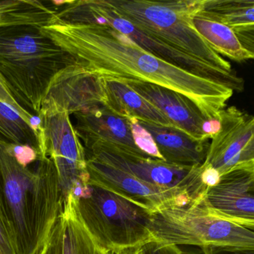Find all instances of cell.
Listing matches in <instances>:
<instances>
[{
	"label": "cell",
	"mask_w": 254,
	"mask_h": 254,
	"mask_svg": "<svg viewBox=\"0 0 254 254\" xmlns=\"http://www.w3.org/2000/svg\"><path fill=\"white\" fill-rule=\"evenodd\" d=\"M142 254H184L178 245L151 240L141 246Z\"/></svg>",
	"instance_id": "d4e9b609"
},
{
	"label": "cell",
	"mask_w": 254,
	"mask_h": 254,
	"mask_svg": "<svg viewBox=\"0 0 254 254\" xmlns=\"http://www.w3.org/2000/svg\"><path fill=\"white\" fill-rule=\"evenodd\" d=\"M99 105H103L102 79L77 62L53 78L39 115L65 112L70 116Z\"/></svg>",
	"instance_id": "4fadbf2b"
},
{
	"label": "cell",
	"mask_w": 254,
	"mask_h": 254,
	"mask_svg": "<svg viewBox=\"0 0 254 254\" xmlns=\"http://www.w3.org/2000/svg\"><path fill=\"white\" fill-rule=\"evenodd\" d=\"M87 160L88 183L107 189L151 212L195 201L189 191L157 187L93 159Z\"/></svg>",
	"instance_id": "8fae6325"
},
{
	"label": "cell",
	"mask_w": 254,
	"mask_h": 254,
	"mask_svg": "<svg viewBox=\"0 0 254 254\" xmlns=\"http://www.w3.org/2000/svg\"><path fill=\"white\" fill-rule=\"evenodd\" d=\"M191 22L197 33L220 56L239 62L254 59V53L245 48L231 29L206 14L202 8L192 16Z\"/></svg>",
	"instance_id": "ffe728a7"
},
{
	"label": "cell",
	"mask_w": 254,
	"mask_h": 254,
	"mask_svg": "<svg viewBox=\"0 0 254 254\" xmlns=\"http://www.w3.org/2000/svg\"><path fill=\"white\" fill-rule=\"evenodd\" d=\"M133 91L146 99L175 127L197 140L209 141L218 130V123L211 122L198 107L184 95L166 87L136 81H123Z\"/></svg>",
	"instance_id": "5bb4252c"
},
{
	"label": "cell",
	"mask_w": 254,
	"mask_h": 254,
	"mask_svg": "<svg viewBox=\"0 0 254 254\" xmlns=\"http://www.w3.org/2000/svg\"><path fill=\"white\" fill-rule=\"evenodd\" d=\"M0 139L10 145H23L33 148L40 157L44 153L42 136L28 124L12 108L0 101Z\"/></svg>",
	"instance_id": "7402d4cb"
},
{
	"label": "cell",
	"mask_w": 254,
	"mask_h": 254,
	"mask_svg": "<svg viewBox=\"0 0 254 254\" xmlns=\"http://www.w3.org/2000/svg\"><path fill=\"white\" fill-rule=\"evenodd\" d=\"M57 17L67 24L109 26L126 35L145 51L174 66L197 76L221 83L233 91L243 90V78L236 73H228L213 67L145 33L113 11L105 0L65 1L58 11Z\"/></svg>",
	"instance_id": "8992f818"
},
{
	"label": "cell",
	"mask_w": 254,
	"mask_h": 254,
	"mask_svg": "<svg viewBox=\"0 0 254 254\" xmlns=\"http://www.w3.org/2000/svg\"><path fill=\"white\" fill-rule=\"evenodd\" d=\"M38 117L45 155L56 166L63 204L75 187L88 182L85 149L69 114L56 112Z\"/></svg>",
	"instance_id": "30bf717a"
},
{
	"label": "cell",
	"mask_w": 254,
	"mask_h": 254,
	"mask_svg": "<svg viewBox=\"0 0 254 254\" xmlns=\"http://www.w3.org/2000/svg\"><path fill=\"white\" fill-rule=\"evenodd\" d=\"M142 246V245H141ZM141 246L132 247V248H125L112 253V254H142Z\"/></svg>",
	"instance_id": "4316f807"
},
{
	"label": "cell",
	"mask_w": 254,
	"mask_h": 254,
	"mask_svg": "<svg viewBox=\"0 0 254 254\" xmlns=\"http://www.w3.org/2000/svg\"><path fill=\"white\" fill-rule=\"evenodd\" d=\"M43 254H112L101 248L78 218L72 195L62 205Z\"/></svg>",
	"instance_id": "2e32d148"
},
{
	"label": "cell",
	"mask_w": 254,
	"mask_h": 254,
	"mask_svg": "<svg viewBox=\"0 0 254 254\" xmlns=\"http://www.w3.org/2000/svg\"><path fill=\"white\" fill-rule=\"evenodd\" d=\"M218 126L201 165L206 188L229 171L254 166V117L236 107L224 108L220 113Z\"/></svg>",
	"instance_id": "9c48e42d"
},
{
	"label": "cell",
	"mask_w": 254,
	"mask_h": 254,
	"mask_svg": "<svg viewBox=\"0 0 254 254\" xmlns=\"http://www.w3.org/2000/svg\"><path fill=\"white\" fill-rule=\"evenodd\" d=\"M105 2L113 11L145 33L213 67L236 73L230 62L215 53L193 26L191 18L202 8L203 0Z\"/></svg>",
	"instance_id": "277c9868"
},
{
	"label": "cell",
	"mask_w": 254,
	"mask_h": 254,
	"mask_svg": "<svg viewBox=\"0 0 254 254\" xmlns=\"http://www.w3.org/2000/svg\"><path fill=\"white\" fill-rule=\"evenodd\" d=\"M101 79L103 105L114 114L128 120L175 127L167 117L127 84L114 80Z\"/></svg>",
	"instance_id": "ac0fdd59"
},
{
	"label": "cell",
	"mask_w": 254,
	"mask_h": 254,
	"mask_svg": "<svg viewBox=\"0 0 254 254\" xmlns=\"http://www.w3.org/2000/svg\"><path fill=\"white\" fill-rule=\"evenodd\" d=\"M69 194L78 218L96 243L110 253L152 240V212L125 197L87 182Z\"/></svg>",
	"instance_id": "5b68a950"
},
{
	"label": "cell",
	"mask_w": 254,
	"mask_h": 254,
	"mask_svg": "<svg viewBox=\"0 0 254 254\" xmlns=\"http://www.w3.org/2000/svg\"><path fill=\"white\" fill-rule=\"evenodd\" d=\"M75 64L77 61L41 28L0 29V75L14 100L32 115H39L53 78Z\"/></svg>",
	"instance_id": "3957f363"
},
{
	"label": "cell",
	"mask_w": 254,
	"mask_h": 254,
	"mask_svg": "<svg viewBox=\"0 0 254 254\" xmlns=\"http://www.w3.org/2000/svg\"><path fill=\"white\" fill-rule=\"evenodd\" d=\"M202 10L234 32L245 49L254 53V0H203Z\"/></svg>",
	"instance_id": "d6986e66"
},
{
	"label": "cell",
	"mask_w": 254,
	"mask_h": 254,
	"mask_svg": "<svg viewBox=\"0 0 254 254\" xmlns=\"http://www.w3.org/2000/svg\"><path fill=\"white\" fill-rule=\"evenodd\" d=\"M0 254H16L11 238L0 218Z\"/></svg>",
	"instance_id": "484cf974"
},
{
	"label": "cell",
	"mask_w": 254,
	"mask_h": 254,
	"mask_svg": "<svg viewBox=\"0 0 254 254\" xmlns=\"http://www.w3.org/2000/svg\"><path fill=\"white\" fill-rule=\"evenodd\" d=\"M36 0L0 1V29L18 26L43 28L59 20L54 2Z\"/></svg>",
	"instance_id": "44dd1931"
},
{
	"label": "cell",
	"mask_w": 254,
	"mask_h": 254,
	"mask_svg": "<svg viewBox=\"0 0 254 254\" xmlns=\"http://www.w3.org/2000/svg\"><path fill=\"white\" fill-rule=\"evenodd\" d=\"M200 202L212 216L254 230V166L223 174L206 189Z\"/></svg>",
	"instance_id": "7c38bea8"
},
{
	"label": "cell",
	"mask_w": 254,
	"mask_h": 254,
	"mask_svg": "<svg viewBox=\"0 0 254 254\" xmlns=\"http://www.w3.org/2000/svg\"><path fill=\"white\" fill-rule=\"evenodd\" d=\"M0 101L4 102V103L8 105V106L12 108L14 111H17L20 117L28 123L32 127L37 130L38 126L40 124V118L38 116H34L30 113L26 111V110L22 108L17 103L12 95L10 93L8 87L5 84V81L2 79V77L0 75Z\"/></svg>",
	"instance_id": "603a6c76"
},
{
	"label": "cell",
	"mask_w": 254,
	"mask_h": 254,
	"mask_svg": "<svg viewBox=\"0 0 254 254\" xmlns=\"http://www.w3.org/2000/svg\"><path fill=\"white\" fill-rule=\"evenodd\" d=\"M139 124L151 134L164 161L177 166H201L206 159L209 141L197 140L172 126H158L145 122Z\"/></svg>",
	"instance_id": "e0dca14e"
},
{
	"label": "cell",
	"mask_w": 254,
	"mask_h": 254,
	"mask_svg": "<svg viewBox=\"0 0 254 254\" xmlns=\"http://www.w3.org/2000/svg\"><path fill=\"white\" fill-rule=\"evenodd\" d=\"M85 152L86 158L112 166L151 185L186 190L195 201L206 189L201 166L186 167L171 164L164 160L142 157L126 147L110 142H98L86 148Z\"/></svg>",
	"instance_id": "ba28073f"
},
{
	"label": "cell",
	"mask_w": 254,
	"mask_h": 254,
	"mask_svg": "<svg viewBox=\"0 0 254 254\" xmlns=\"http://www.w3.org/2000/svg\"><path fill=\"white\" fill-rule=\"evenodd\" d=\"M73 115L74 128L85 149L98 142H110L126 147L142 157H149L136 145L130 120L114 114L104 105Z\"/></svg>",
	"instance_id": "9a60e30c"
},
{
	"label": "cell",
	"mask_w": 254,
	"mask_h": 254,
	"mask_svg": "<svg viewBox=\"0 0 254 254\" xmlns=\"http://www.w3.org/2000/svg\"><path fill=\"white\" fill-rule=\"evenodd\" d=\"M148 229L153 240L171 245L254 248V230L212 216L200 199L153 212Z\"/></svg>",
	"instance_id": "52a82bcc"
},
{
	"label": "cell",
	"mask_w": 254,
	"mask_h": 254,
	"mask_svg": "<svg viewBox=\"0 0 254 254\" xmlns=\"http://www.w3.org/2000/svg\"><path fill=\"white\" fill-rule=\"evenodd\" d=\"M41 31L99 78L149 83L178 92L211 122L218 123L220 113L234 93L224 84L158 59L109 26L67 24L59 20Z\"/></svg>",
	"instance_id": "6da1fadb"
},
{
	"label": "cell",
	"mask_w": 254,
	"mask_h": 254,
	"mask_svg": "<svg viewBox=\"0 0 254 254\" xmlns=\"http://www.w3.org/2000/svg\"><path fill=\"white\" fill-rule=\"evenodd\" d=\"M11 148L0 139V218L16 254H38L62 207L57 171L48 157L23 166Z\"/></svg>",
	"instance_id": "7a4b0ae2"
},
{
	"label": "cell",
	"mask_w": 254,
	"mask_h": 254,
	"mask_svg": "<svg viewBox=\"0 0 254 254\" xmlns=\"http://www.w3.org/2000/svg\"><path fill=\"white\" fill-rule=\"evenodd\" d=\"M200 248L203 254H254V248L248 247L209 245Z\"/></svg>",
	"instance_id": "cb8c5ba5"
},
{
	"label": "cell",
	"mask_w": 254,
	"mask_h": 254,
	"mask_svg": "<svg viewBox=\"0 0 254 254\" xmlns=\"http://www.w3.org/2000/svg\"><path fill=\"white\" fill-rule=\"evenodd\" d=\"M42 254V251H41V252H40L39 254Z\"/></svg>",
	"instance_id": "83f0119b"
}]
</instances>
